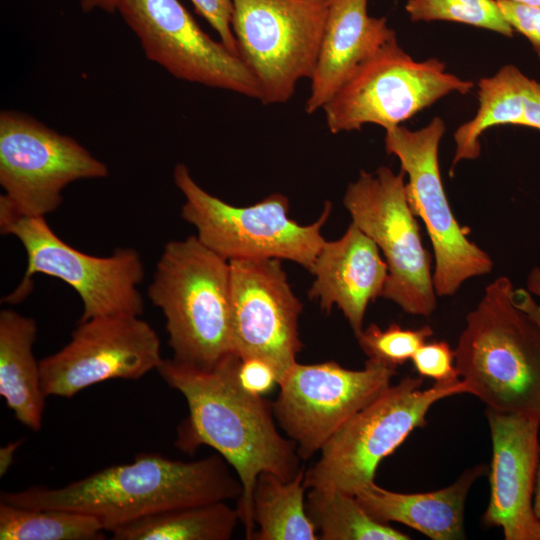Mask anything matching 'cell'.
<instances>
[{
	"instance_id": "cell-1",
	"label": "cell",
	"mask_w": 540,
	"mask_h": 540,
	"mask_svg": "<svg viewBox=\"0 0 540 540\" xmlns=\"http://www.w3.org/2000/svg\"><path fill=\"white\" fill-rule=\"evenodd\" d=\"M240 361L232 353L215 367L200 369L170 358L163 359L157 371L188 406L175 445L190 454L209 446L227 461L242 484L236 509L245 538L251 540L256 529L253 492L260 473L270 472L287 481L303 467L295 443L277 429L272 402L240 384Z\"/></svg>"
},
{
	"instance_id": "cell-2",
	"label": "cell",
	"mask_w": 540,
	"mask_h": 540,
	"mask_svg": "<svg viewBox=\"0 0 540 540\" xmlns=\"http://www.w3.org/2000/svg\"><path fill=\"white\" fill-rule=\"evenodd\" d=\"M217 452L194 461L156 453L97 471L66 486L2 492L1 501L33 509H65L94 516L105 531L164 511L228 501L242 484Z\"/></svg>"
},
{
	"instance_id": "cell-3",
	"label": "cell",
	"mask_w": 540,
	"mask_h": 540,
	"mask_svg": "<svg viewBox=\"0 0 540 540\" xmlns=\"http://www.w3.org/2000/svg\"><path fill=\"white\" fill-rule=\"evenodd\" d=\"M507 276L489 283L466 316L455 365L488 409L540 422V325L514 301Z\"/></svg>"
},
{
	"instance_id": "cell-4",
	"label": "cell",
	"mask_w": 540,
	"mask_h": 540,
	"mask_svg": "<svg viewBox=\"0 0 540 540\" xmlns=\"http://www.w3.org/2000/svg\"><path fill=\"white\" fill-rule=\"evenodd\" d=\"M147 296L165 317L175 361L211 369L235 353L230 263L196 235L164 246Z\"/></svg>"
},
{
	"instance_id": "cell-5",
	"label": "cell",
	"mask_w": 540,
	"mask_h": 540,
	"mask_svg": "<svg viewBox=\"0 0 540 540\" xmlns=\"http://www.w3.org/2000/svg\"><path fill=\"white\" fill-rule=\"evenodd\" d=\"M423 378L406 376L350 418L322 447L305 471L308 489L336 490L350 495L375 481L381 461L391 455L438 401L469 393L460 379L421 389Z\"/></svg>"
},
{
	"instance_id": "cell-6",
	"label": "cell",
	"mask_w": 540,
	"mask_h": 540,
	"mask_svg": "<svg viewBox=\"0 0 540 540\" xmlns=\"http://www.w3.org/2000/svg\"><path fill=\"white\" fill-rule=\"evenodd\" d=\"M173 178L185 198L182 219L196 228L206 247L228 261L289 260L309 271L326 241L321 229L332 210L329 201L318 220L301 225L289 218V201L283 194L238 207L200 187L182 163L175 166Z\"/></svg>"
},
{
	"instance_id": "cell-7",
	"label": "cell",
	"mask_w": 540,
	"mask_h": 540,
	"mask_svg": "<svg viewBox=\"0 0 540 540\" xmlns=\"http://www.w3.org/2000/svg\"><path fill=\"white\" fill-rule=\"evenodd\" d=\"M0 229L2 234L15 236L27 255L22 281L4 301L21 302L30 293L32 276L42 273L64 281L77 292L83 305L79 322L143 313L138 285L144 278V265L136 250L117 248L109 256L89 255L58 237L45 217L0 214Z\"/></svg>"
},
{
	"instance_id": "cell-8",
	"label": "cell",
	"mask_w": 540,
	"mask_h": 540,
	"mask_svg": "<svg viewBox=\"0 0 540 540\" xmlns=\"http://www.w3.org/2000/svg\"><path fill=\"white\" fill-rule=\"evenodd\" d=\"M343 204L384 256L388 277L381 297L408 314L430 316L437 306L431 256L408 200L404 172L387 166L361 171L349 183Z\"/></svg>"
},
{
	"instance_id": "cell-9",
	"label": "cell",
	"mask_w": 540,
	"mask_h": 540,
	"mask_svg": "<svg viewBox=\"0 0 540 540\" xmlns=\"http://www.w3.org/2000/svg\"><path fill=\"white\" fill-rule=\"evenodd\" d=\"M473 88L472 81L448 72L438 59L415 60L396 37L361 65L322 109L333 134L358 131L366 124L387 130L449 94H467Z\"/></svg>"
},
{
	"instance_id": "cell-10",
	"label": "cell",
	"mask_w": 540,
	"mask_h": 540,
	"mask_svg": "<svg viewBox=\"0 0 540 540\" xmlns=\"http://www.w3.org/2000/svg\"><path fill=\"white\" fill-rule=\"evenodd\" d=\"M240 57L264 104L287 102L316 67L330 0H232Z\"/></svg>"
},
{
	"instance_id": "cell-11",
	"label": "cell",
	"mask_w": 540,
	"mask_h": 540,
	"mask_svg": "<svg viewBox=\"0 0 540 540\" xmlns=\"http://www.w3.org/2000/svg\"><path fill=\"white\" fill-rule=\"evenodd\" d=\"M446 126L434 117L426 126L410 130L398 125L385 130L388 154L398 158L407 176L410 206L423 220L434 254L433 282L437 296H453L468 279L489 274V254L468 238L450 207L439 168V145Z\"/></svg>"
},
{
	"instance_id": "cell-12",
	"label": "cell",
	"mask_w": 540,
	"mask_h": 540,
	"mask_svg": "<svg viewBox=\"0 0 540 540\" xmlns=\"http://www.w3.org/2000/svg\"><path fill=\"white\" fill-rule=\"evenodd\" d=\"M107 175V166L75 139L22 113L1 112L0 214L45 217L61 205L68 184Z\"/></svg>"
},
{
	"instance_id": "cell-13",
	"label": "cell",
	"mask_w": 540,
	"mask_h": 540,
	"mask_svg": "<svg viewBox=\"0 0 540 540\" xmlns=\"http://www.w3.org/2000/svg\"><path fill=\"white\" fill-rule=\"evenodd\" d=\"M396 368L367 359L358 370L334 361L296 362L278 385L272 402L278 426L291 439L301 460L319 453L357 412L390 385Z\"/></svg>"
},
{
	"instance_id": "cell-14",
	"label": "cell",
	"mask_w": 540,
	"mask_h": 540,
	"mask_svg": "<svg viewBox=\"0 0 540 540\" xmlns=\"http://www.w3.org/2000/svg\"><path fill=\"white\" fill-rule=\"evenodd\" d=\"M117 10L147 58L176 78L260 100L240 55L205 33L179 0H120Z\"/></svg>"
},
{
	"instance_id": "cell-15",
	"label": "cell",
	"mask_w": 540,
	"mask_h": 540,
	"mask_svg": "<svg viewBox=\"0 0 540 540\" xmlns=\"http://www.w3.org/2000/svg\"><path fill=\"white\" fill-rule=\"evenodd\" d=\"M160 339L140 316L108 315L79 322L71 340L40 360L46 397L70 398L109 379H139L158 369Z\"/></svg>"
},
{
	"instance_id": "cell-16",
	"label": "cell",
	"mask_w": 540,
	"mask_h": 540,
	"mask_svg": "<svg viewBox=\"0 0 540 540\" xmlns=\"http://www.w3.org/2000/svg\"><path fill=\"white\" fill-rule=\"evenodd\" d=\"M229 263L234 351L241 360L268 362L279 385L302 349V303L281 260L238 259Z\"/></svg>"
},
{
	"instance_id": "cell-17",
	"label": "cell",
	"mask_w": 540,
	"mask_h": 540,
	"mask_svg": "<svg viewBox=\"0 0 540 540\" xmlns=\"http://www.w3.org/2000/svg\"><path fill=\"white\" fill-rule=\"evenodd\" d=\"M492 442L490 499L483 515L506 540H540L533 497L540 457V422L486 409Z\"/></svg>"
},
{
	"instance_id": "cell-18",
	"label": "cell",
	"mask_w": 540,
	"mask_h": 540,
	"mask_svg": "<svg viewBox=\"0 0 540 540\" xmlns=\"http://www.w3.org/2000/svg\"><path fill=\"white\" fill-rule=\"evenodd\" d=\"M309 272L314 281L308 291L321 309L335 305L357 337L370 302L381 297L388 266L375 242L354 223L337 240L325 241Z\"/></svg>"
},
{
	"instance_id": "cell-19",
	"label": "cell",
	"mask_w": 540,
	"mask_h": 540,
	"mask_svg": "<svg viewBox=\"0 0 540 540\" xmlns=\"http://www.w3.org/2000/svg\"><path fill=\"white\" fill-rule=\"evenodd\" d=\"M394 38L385 18L368 14V0H330L306 113L322 109L361 65Z\"/></svg>"
},
{
	"instance_id": "cell-20",
	"label": "cell",
	"mask_w": 540,
	"mask_h": 540,
	"mask_svg": "<svg viewBox=\"0 0 540 540\" xmlns=\"http://www.w3.org/2000/svg\"><path fill=\"white\" fill-rule=\"evenodd\" d=\"M488 470L479 464L465 470L451 485L424 493H400L374 482L356 493L376 521L406 525L432 540L464 539V508L473 483Z\"/></svg>"
},
{
	"instance_id": "cell-21",
	"label": "cell",
	"mask_w": 540,
	"mask_h": 540,
	"mask_svg": "<svg viewBox=\"0 0 540 540\" xmlns=\"http://www.w3.org/2000/svg\"><path fill=\"white\" fill-rule=\"evenodd\" d=\"M36 321L11 309L0 312V395L27 428L41 429L45 399L40 361L33 354Z\"/></svg>"
},
{
	"instance_id": "cell-22",
	"label": "cell",
	"mask_w": 540,
	"mask_h": 540,
	"mask_svg": "<svg viewBox=\"0 0 540 540\" xmlns=\"http://www.w3.org/2000/svg\"><path fill=\"white\" fill-rule=\"evenodd\" d=\"M529 81L530 78L512 64L479 80L477 112L454 132L455 153L451 175L459 162L475 160L480 156V138L486 130L500 125L520 126Z\"/></svg>"
},
{
	"instance_id": "cell-23",
	"label": "cell",
	"mask_w": 540,
	"mask_h": 540,
	"mask_svg": "<svg viewBox=\"0 0 540 540\" xmlns=\"http://www.w3.org/2000/svg\"><path fill=\"white\" fill-rule=\"evenodd\" d=\"M305 470L291 480L262 472L253 492L251 540H319L305 508Z\"/></svg>"
},
{
	"instance_id": "cell-24",
	"label": "cell",
	"mask_w": 540,
	"mask_h": 540,
	"mask_svg": "<svg viewBox=\"0 0 540 540\" xmlns=\"http://www.w3.org/2000/svg\"><path fill=\"white\" fill-rule=\"evenodd\" d=\"M240 518L227 501L150 515L111 532L114 540H228Z\"/></svg>"
},
{
	"instance_id": "cell-25",
	"label": "cell",
	"mask_w": 540,
	"mask_h": 540,
	"mask_svg": "<svg viewBox=\"0 0 540 540\" xmlns=\"http://www.w3.org/2000/svg\"><path fill=\"white\" fill-rule=\"evenodd\" d=\"M306 512L321 540H408L410 537L373 519L356 496L336 490L309 489Z\"/></svg>"
},
{
	"instance_id": "cell-26",
	"label": "cell",
	"mask_w": 540,
	"mask_h": 540,
	"mask_svg": "<svg viewBox=\"0 0 540 540\" xmlns=\"http://www.w3.org/2000/svg\"><path fill=\"white\" fill-rule=\"evenodd\" d=\"M104 528L94 516L65 509H33L0 502L1 540H99Z\"/></svg>"
},
{
	"instance_id": "cell-27",
	"label": "cell",
	"mask_w": 540,
	"mask_h": 540,
	"mask_svg": "<svg viewBox=\"0 0 540 540\" xmlns=\"http://www.w3.org/2000/svg\"><path fill=\"white\" fill-rule=\"evenodd\" d=\"M405 10L412 21H450L512 37L513 28L497 0H407Z\"/></svg>"
},
{
	"instance_id": "cell-28",
	"label": "cell",
	"mask_w": 540,
	"mask_h": 540,
	"mask_svg": "<svg viewBox=\"0 0 540 540\" xmlns=\"http://www.w3.org/2000/svg\"><path fill=\"white\" fill-rule=\"evenodd\" d=\"M433 335L426 325L416 329L402 328L391 323L385 329L370 324L356 337L368 359L397 367L411 360L415 352Z\"/></svg>"
},
{
	"instance_id": "cell-29",
	"label": "cell",
	"mask_w": 540,
	"mask_h": 540,
	"mask_svg": "<svg viewBox=\"0 0 540 540\" xmlns=\"http://www.w3.org/2000/svg\"><path fill=\"white\" fill-rule=\"evenodd\" d=\"M417 374L437 383L460 380L455 365V352L445 341L425 342L411 358Z\"/></svg>"
},
{
	"instance_id": "cell-30",
	"label": "cell",
	"mask_w": 540,
	"mask_h": 540,
	"mask_svg": "<svg viewBox=\"0 0 540 540\" xmlns=\"http://www.w3.org/2000/svg\"><path fill=\"white\" fill-rule=\"evenodd\" d=\"M514 32L522 34L540 59V8L510 0H497Z\"/></svg>"
},
{
	"instance_id": "cell-31",
	"label": "cell",
	"mask_w": 540,
	"mask_h": 540,
	"mask_svg": "<svg viewBox=\"0 0 540 540\" xmlns=\"http://www.w3.org/2000/svg\"><path fill=\"white\" fill-rule=\"evenodd\" d=\"M195 10L215 29L221 42L232 52L238 53L236 40L232 31V0H190Z\"/></svg>"
},
{
	"instance_id": "cell-32",
	"label": "cell",
	"mask_w": 540,
	"mask_h": 540,
	"mask_svg": "<svg viewBox=\"0 0 540 540\" xmlns=\"http://www.w3.org/2000/svg\"><path fill=\"white\" fill-rule=\"evenodd\" d=\"M240 384L249 392L263 396L278 384L274 368L259 358L241 360L238 367Z\"/></svg>"
},
{
	"instance_id": "cell-33",
	"label": "cell",
	"mask_w": 540,
	"mask_h": 540,
	"mask_svg": "<svg viewBox=\"0 0 540 540\" xmlns=\"http://www.w3.org/2000/svg\"><path fill=\"white\" fill-rule=\"evenodd\" d=\"M520 126L540 130V83L533 79L525 92Z\"/></svg>"
},
{
	"instance_id": "cell-34",
	"label": "cell",
	"mask_w": 540,
	"mask_h": 540,
	"mask_svg": "<svg viewBox=\"0 0 540 540\" xmlns=\"http://www.w3.org/2000/svg\"><path fill=\"white\" fill-rule=\"evenodd\" d=\"M514 301L540 325V305L535 302L533 295L524 288L514 290Z\"/></svg>"
},
{
	"instance_id": "cell-35",
	"label": "cell",
	"mask_w": 540,
	"mask_h": 540,
	"mask_svg": "<svg viewBox=\"0 0 540 540\" xmlns=\"http://www.w3.org/2000/svg\"><path fill=\"white\" fill-rule=\"evenodd\" d=\"M22 444V439L10 442L0 449V475L3 476L13 464L14 455L18 447Z\"/></svg>"
},
{
	"instance_id": "cell-36",
	"label": "cell",
	"mask_w": 540,
	"mask_h": 540,
	"mask_svg": "<svg viewBox=\"0 0 540 540\" xmlns=\"http://www.w3.org/2000/svg\"><path fill=\"white\" fill-rule=\"evenodd\" d=\"M120 0H80L81 8L84 12L100 8L106 12H114L118 9Z\"/></svg>"
},
{
	"instance_id": "cell-37",
	"label": "cell",
	"mask_w": 540,
	"mask_h": 540,
	"mask_svg": "<svg viewBox=\"0 0 540 540\" xmlns=\"http://www.w3.org/2000/svg\"><path fill=\"white\" fill-rule=\"evenodd\" d=\"M526 289L533 295L540 298V266H535L528 273L526 279Z\"/></svg>"
},
{
	"instance_id": "cell-38",
	"label": "cell",
	"mask_w": 540,
	"mask_h": 540,
	"mask_svg": "<svg viewBox=\"0 0 540 540\" xmlns=\"http://www.w3.org/2000/svg\"><path fill=\"white\" fill-rule=\"evenodd\" d=\"M533 508L534 512L540 521V457L537 466L535 488H534V497H533Z\"/></svg>"
},
{
	"instance_id": "cell-39",
	"label": "cell",
	"mask_w": 540,
	"mask_h": 540,
	"mask_svg": "<svg viewBox=\"0 0 540 540\" xmlns=\"http://www.w3.org/2000/svg\"><path fill=\"white\" fill-rule=\"evenodd\" d=\"M510 1L540 8V0H510Z\"/></svg>"
}]
</instances>
